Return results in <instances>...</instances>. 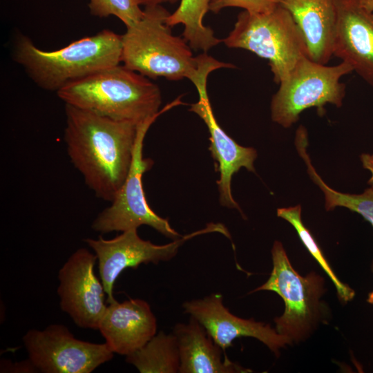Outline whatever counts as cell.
<instances>
[{"label": "cell", "instance_id": "cell-1", "mask_svg": "<svg viewBox=\"0 0 373 373\" xmlns=\"http://www.w3.org/2000/svg\"><path fill=\"white\" fill-rule=\"evenodd\" d=\"M64 139L70 160L86 184L111 202L133 161L137 125L65 104Z\"/></svg>", "mask_w": 373, "mask_h": 373}, {"label": "cell", "instance_id": "cell-2", "mask_svg": "<svg viewBox=\"0 0 373 373\" xmlns=\"http://www.w3.org/2000/svg\"><path fill=\"white\" fill-rule=\"evenodd\" d=\"M170 13L162 5L148 6L142 17L126 27L122 35V62L148 78L189 79L196 89L207 84L209 73L235 66L219 61L204 52L193 55L184 38L175 36L166 23Z\"/></svg>", "mask_w": 373, "mask_h": 373}, {"label": "cell", "instance_id": "cell-3", "mask_svg": "<svg viewBox=\"0 0 373 373\" xmlns=\"http://www.w3.org/2000/svg\"><path fill=\"white\" fill-rule=\"evenodd\" d=\"M57 95L65 104L136 125L182 104L179 97L159 111V86L119 64L70 83Z\"/></svg>", "mask_w": 373, "mask_h": 373}, {"label": "cell", "instance_id": "cell-4", "mask_svg": "<svg viewBox=\"0 0 373 373\" xmlns=\"http://www.w3.org/2000/svg\"><path fill=\"white\" fill-rule=\"evenodd\" d=\"M122 41L110 30L74 41L53 51L38 48L19 34L12 46L14 60L41 88L56 93L66 85L122 62Z\"/></svg>", "mask_w": 373, "mask_h": 373}, {"label": "cell", "instance_id": "cell-5", "mask_svg": "<svg viewBox=\"0 0 373 373\" xmlns=\"http://www.w3.org/2000/svg\"><path fill=\"white\" fill-rule=\"evenodd\" d=\"M223 42L229 48L245 49L267 59L276 84L288 77L303 57L308 56L301 30L280 3L266 13L241 12Z\"/></svg>", "mask_w": 373, "mask_h": 373}, {"label": "cell", "instance_id": "cell-6", "mask_svg": "<svg viewBox=\"0 0 373 373\" xmlns=\"http://www.w3.org/2000/svg\"><path fill=\"white\" fill-rule=\"evenodd\" d=\"M353 71L342 61L327 66L303 57L288 77L279 84L278 91L271 102V115L274 122L289 128L299 119L305 109L317 107L322 110L327 104L341 107L345 95V84L342 77Z\"/></svg>", "mask_w": 373, "mask_h": 373}, {"label": "cell", "instance_id": "cell-7", "mask_svg": "<svg viewBox=\"0 0 373 373\" xmlns=\"http://www.w3.org/2000/svg\"><path fill=\"white\" fill-rule=\"evenodd\" d=\"M271 254L273 269L269 279L251 293L272 291L283 299L285 312L274 319L276 330L298 342L309 334L319 316L323 280L314 272L306 276L297 273L278 241L274 242Z\"/></svg>", "mask_w": 373, "mask_h": 373}, {"label": "cell", "instance_id": "cell-8", "mask_svg": "<svg viewBox=\"0 0 373 373\" xmlns=\"http://www.w3.org/2000/svg\"><path fill=\"white\" fill-rule=\"evenodd\" d=\"M159 115L137 125L133 161L128 175L111 202V204L93 222L91 227L94 231L101 233L123 232L147 225L172 240L182 236L171 227L167 219L152 210L143 189V174L150 170L153 164L151 159L143 157L144 140L149 127Z\"/></svg>", "mask_w": 373, "mask_h": 373}, {"label": "cell", "instance_id": "cell-9", "mask_svg": "<svg viewBox=\"0 0 373 373\" xmlns=\"http://www.w3.org/2000/svg\"><path fill=\"white\" fill-rule=\"evenodd\" d=\"M219 232L229 236L225 227L221 224H209L205 228L173 240L165 245H155L142 239L137 229L122 232L116 237L106 240L86 238L85 242L93 250L98 262L99 278L104 285L108 304L117 300L113 296L116 279L126 268L137 269L142 264H158L169 261L178 253L179 248L188 240L201 234Z\"/></svg>", "mask_w": 373, "mask_h": 373}, {"label": "cell", "instance_id": "cell-10", "mask_svg": "<svg viewBox=\"0 0 373 373\" xmlns=\"http://www.w3.org/2000/svg\"><path fill=\"white\" fill-rule=\"evenodd\" d=\"M28 359L44 373H90L111 361L114 353L104 343L76 338L63 325L30 329L23 337Z\"/></svg>", "mask_w": 373, "mask_h": 373}, {"label": "cell", "instance_id": "cell-11", "mask_svg": "<svg viewBox=\"0 0 373 373\" xmlns=\"http://www.w3.org/2000/svg\"><path fill=\"white\" fill-rule=\"evenodd\" d=\"M95 253L77 249L58 272L60 307L79 327L98 329L107 307L104 285L95 275Z\"/></svg>", "mask_w": 373, "mask_h": 373}, {"label": "cell", "instance_id": "cell-12", "mask_svg": "<svg viewBox=\"0 0 373 373\" xmlns=\"http://www.w3.org/2000/svg\"><path fill=\"white\" fill-rule=\"evenodd\" d=\"M184 312L195 318L205 329L224 353L233 341L241 337L255 338L266 345L275 354L291 340L262 322L236 316L223 305L220 294H211L203 298L186 301Z\"/></svg>", "mask_w": 373, "mask_h": 373}, {"label": "cell", "instance_id": "cell-13", "mask_svg": "<svg viewBox=\"0 0 373 373\" xmlns=\"http://www.w3.org/2000/svg\"><path fill=\"white\" fill-rule=\"evenodd\" d=\"M333 55L373 86V17L360 0H336Z\"/></svg>", "mask_w": 373, "mask_h": 373}, {"label": "cell", "instance_id": "cell-14", "mask_svg": "<svg viewBox=\"0 0 373 373\" xmlns=\"http://www.w3.org/2000/svg\"><path fill=\"white\" fill-rule=\"evenodd\" d=\"M199 99L191 104L190 111L197 114L207 125L211 144L209 148L213 158L218 162L220 178L217 182L220 203L231 209H236L242 213L239 205L232 196L231 182L233 175L241 167L249 171H255L254 162L257 157L256 151L251 147L239 145L218 124L214 116L207 85L197 88Z\"/></svg>", "mask_w": 373, "mask_h": 373}, {"label": "cell", "instance_id": "cell-15", "mask_svg": "<svg viewBox=\"0 0 373 373\" xmlns=\"http://www.w3.org/2000/svg\"><path fill=\"white\" fill-rule=\"evenodd\" d=\"M98 330L114 354L126 356L157 333V321L146 301L129 299L108 304Z\"/></svg>", "mask_w": 373, "mask_h": 373}, {"label": "cell", "instance_id": "cell-16", "mask_svg": "<svg viewBox=\"0 0 373 373\" xmlns=\"http://www.w3.org/2000/svg\"><path fill=\"white\" fill-rule=\"evenodd\" d=\"M301 30L309 57L327 64L333 55L336 0H279Z\"/></svg>", "mask_w": 373, "mask_h": 373}, {"label": "cell", "instance_id": "cell-17", "mask_svg": "<svg viewBox=\"0 0 373 373\" xmlns=\"http://www.w3.org/2000/svg\"><path fill=\"white\" fill-rule=\"evenodd\" d=\"M180 356V373H238L248 370L232 362L193 316L173 329Z\"/></svg>", "mask_w": 373, "mask_h": 373}, {"label": "cell", "instance_id": "cell-18", "mask_svg": "<svg viewBox=\"0 0 373 373\" xmlns=\"http://www.w3.org/2000/svg\"><path fill=\"white\" fill-rule=\"evenodd\" d=\"M210 0H180L177 9L170 13L166 23L170 27L184 26L183 38L195 50L207 52L221 40L215 37L213 30L204 25V17L209 10Z\"/></svg>", "mask_w": 373, "mask_h": 373}, {"label": "cell", "instance_id": "cell-19", "mask_svg": "<svg viewBox=\"0 0 373 373\" xmlns=\"http://www.w3.org/2000/svg\"><path fill=\"white\" fill-rule=\"evenodd\" d=\"M126 361L141 373H177L180 356L175 336L160 331L143 347L126 356Z\"/></svg>", "mask_w": 373, "mask_h": 373}, {"label": "cell", "instance_id": "cell-20", "mask_svg": "<svg viewBox=\"0 0 373 373\" xmlns=\"http://www.w3.org/2000/svg\"><path fill=\"white\" fill-rule=\"evenodd\" d=\"M307 146L308 141L306 140H299L296 142L297 151L307 165L310 178L324 193L326 210H332L336 207L347 208L362 216L373 227V189L367 188L360 194H350L338 192L330 188L312 166L307 152ZM372 270L373 271V262Z\"/></svg>", "mask_w": 373, "mask_h": 373}, {"label": "cell", "instance_id": "cell-21", "mask_svg": "<svg viewBox=\"0 0 373 373\" xmlns=\"http://www.w3.org/2000/svg\"><path fill=\"white\" fill-rule=\"evenodd\" d=\"M277 216L294 227L303 244L333 282L340 299L343 302L351 300L355 294L354 290L338 278L309 230L303 223L300 205L278 209Z\"/></svg>", "mask_w": 373, "mask_h": 373}, {"label": "cell", "instance_id": "cell-22", "mask_svg": "<svg viewBox=\"0 0 373 373\" xmlns=\"http://www.w3.org/2000/svg\"><path fill=\"white\" fill-rule=\"evenodd\" d=\"M88 8L92 15L100 18L115 16L126 27L139 21L144 14L137 0H89Z\"/></svg>", "mask_w": 373, "mask_h": 373}, {"label": "cell", "instance_id": "cell-23", "mask_svg": "<svg viewBox=\"0 0 373 373\" xmlns=\"http://www.w3.org/2000/svg\"><path fill=\"white\" fill-rule=\"evenodd\" d=\"M279 0H210L209 10L217 14L228 7H237L253 13H266L273 10Z\"/></svg>", "mask_w": 373, "mask_h": 373}, {"label": "cell", "instance_id": "cell-24", "mask_svg": "<svg viewBox=\"0 0 373 373\" xmlns=\"http://www.w3.org/2000/svg\"><path fill=\"white\" fill-rule=\"evenodd\" d=\"M361 160L363 166L371 173V178L368 180V184L373 189V154L363 153L361 155Z\"/></svg>", "mask_w": 373, "mask_h": 373}, {"label": "cell", "instance_id": "cell-25", "mask_svg": "<svg viewBox=\"0 0 373 373\" xmlns=\"http://www.w3.org/2000/svg\"><path fill=\"white\" fill-rule=\"evenodd\" d=\"M138 3L140 6H155V5H161L163 3H174L178 1L179 0H137Z\"/></svg>", "mask_w": 373, "mask_h": 373}, {"label": "cell", "instance_id": "cell-26", "mask_svg": "<svg viewBox=\"0 0 373 373\" xmlns=\"http://www.w3.org/2000/svg\"><path fill=\"white\" fill-rule=\"evenodd\" d=\"M364 8L373 17V0H360Z\"/></svg>", "mask_w": 373, "mask_h": 373}, {"label": "cell", "instance_id": "cell-27", "mask_svg": "<svg viewBox=\"0 0 373 373\" xmlns=\"http://www.w3.org/2000/svg\"><path fill=\"white\" fill-rule=\"evenodd\" d=\"M367 301L373 305V291L369 294Z\"/></svg>", "mask_w": 373, "mask_h": 373}]
</instances>
